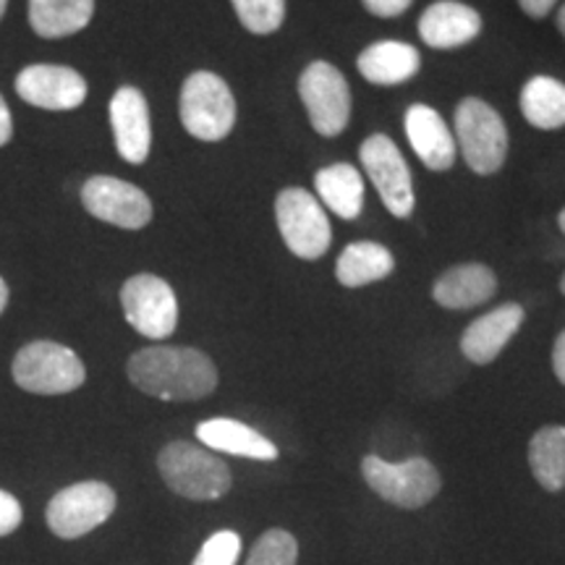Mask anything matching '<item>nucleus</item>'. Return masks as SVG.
<instances>
[{
    "label": "nucleus",
    "mask_w": 565,
    "mask_h": 565,
    "mask_svg": "<svg viewBox=\"0 0 565 565\" xmlns=\"http://www.w3.org/2000/svg\"><path fill=\"white\" fill-rule=\"evenodd\" d=\"M11 374L13 383L32 395H66L79 391L87 380L82 359L55 341H32L19 349Z\"/></svg>",
    "instance_id": "7ed1b4c3"
},
{
    "label": "nucleus",
    "mask_w": 565,
    "mask_h": 565,
    "mask_svg": "<svg viewBox=\"0 0 565 565\" xmlns=\"http://www.w3.org/2000/svg\"><path fill=\"white\" fill-rule=\"evenodd\" d=\"M6 9H9V0H0V19L6 17Z\"/></svg>",
    "instance_id": "c9c22d12"
},
{
    "label": "nucleus",
    "mask_w": 565,
    "mask_h": 565,
    "mask_svg": "<svg viewBox=\"0 0 565 565\" xmlns=\"http://www.w3.org/2000/svg\"><path fill=\"white\" fill-rule=\"evenodd\" d=\"M17 95L32 108L40 110H76L87 100V79L71 66H55V63H32L21 68L17 82Z\"/></svg>",
    "instance_id": "ddd939ff"
},
{
    "label": "nucleus",
    "mask_w": 565,
    "mask_h": 565,
    "mask_svg": "<svg viewBox=\"0 0 565 565\" xmlns=\"http://www.w3.org/2000/svg\"><path fill=\"white\" fill-rule=\"evenodd\" d=\"M299 97L320 137H338L351 118V89L333 63L315 61L299 76Z\"/></svg>",
    "instance_id": "9d476101"
},
{
    "label": "nucleus",
    "mask_w": 565,
    "mask_h": 565,
    "mask_svg": "<svg viewBox=\"0 0 565 565\" xmlns=\"http://www.w3.org/2000/svg\"><path fill=\"white\" fill-rule=\"evenodd\" d=\"M13 137V116L9 110V103L0 95V147H6Z\"/></svg>",
    "instance_id": "2f4dec72"
},
{
    "label": "nucleus",
    "mask_w": 565,
    "mask_h": 565,
    "mask_svg": "<svg viewBox=\"0 0 565 565\" xmlns=\"http://www.w3.org/2000/svg\"><path fill=\"white\" fill-rule=\"evenodd\" d=\"M498 291V278L487 265L466 263L445 270L437 278L433 296L445 309H471L490 301Z\"/></svg>",
    "instance_id": "aec40b11"
},
{
    "label": "nucleus",
    "mask_w": 565,
    "mask_h": 565,
    "mask_svg": "<svg viewBox=\"0 0 565 565\" xmlns=\"http://www.w3.org/2000/svg\"><path fill=\"white\" fill-rule=\"evenodd\" d=\"M315 189L322 207L335 212L343 221H356L364 210V181L362 173L349 162L324 166L315 175Z\"/></svg>",
    "instance_id": "412c9836"
},
{
    "label": "nucleus",
    "mask_w": 565,
    "mask_h": 565,
    "mask_svg": "<svg viewBox=\"0 0 565 565\" xmlns=\"http://www.w3.org/2000/svg\"><path fill=\"white\" fill-rule=\"evenodd\" d=\"M557 225H561V231L565 233V210L561 212V217H557Z\"/></svg>",
    "instance_id": "e433bc0d"
},
{
    "label": "nucleus",
    "mask_w": 565,
    "mask_h": 565,
    "mask_svg": "<svg viewBox=\"0 0 565 565\" xmlns=\"http://www.w3.org/2000/svg\"><path fill=\"white\" fill-rule=\"evenodd\" d=\"M242 555V536L231 529L207 536L192 565H236Z\"/></svg>",
    "instance_id": "cd10ccee"
},
{
    "label": "nucleus",
    "mask_w": 565,
    "mask_h": 565,
    "mask_svg": "<svg viewBox=\"0 0 565 565\" xmlns=\"http://www.w3.org/2000/svg\"><path fill=\"white\" fill-rule=\"evenodd\" d=\"M404 126L408 145L429 171H450L454 168L458 154L456 137L440 113L429 105L416 103L406 110Z\"/></svg>",
    "instance_id": "2eb2a0df"
},
{
    "label": "nucleus",
    "mask_w": 565,
    "mask_h": 565,
    "mask_svg": "<svg viewBox=\"0 0 565 565\" xmlns=\"http://www.w3.org/2000/svg\"><path fill=\"white\" fill-rule=\"evenodd\" d=\"M131 385L152 398L189 404L217 387L215 362L192 345H150L139 349L126 364Z\"/></svg>",
    "instance_id": "f257e3e1"
},
{
    "label": "nucleus",
    "mask_w": 565,
    "mask_h": 565,
    "mask_svg": "<svg viewBox=\"0 0 565 565\" xmlns=\"http://www.w3.org/2000/svg\"><path fill=\"white\" fill-rule=\"evenodd\" d=\"M454 118L456 147L466 166L479 175L498 173L508 154V129L500 113L479 97H466Z\"/></svg>",
    "instance_id": "39448f33"
},
{
    "label": "nucleus",
    "mask_w": 565,
    "mask_h": 565,
    "mask_svg": "<svg viewBox=\"0 0 565 565\" xmlns=\"http://www.w3.org/2000/svg\"><path fill=\"white\" fill-rule=\"evenodd\" d=\"M362 477L372 492L404 511H416V508L433 503L443 487L440 471L427 458L391 463L380 456H366L362 458Z\"/></svg>",
    "instance_id": "423d86ee"
},
{
    "label": "nucleus",
    "mask_w": 565,
    "mask_h": 565,
    "mask_svg": "<svg viewBox=\"0 0 565 565\" xmlns=\"http://www.w3.org/2000/svg\"><path fill=\"white\" fill-rule=\"evenodd\" d=\"M126 322L150 341H166L179 324V299L171 282L152 273H139L121 286Z\"/></svg>",
    "instance_id": "1a4fd4ad"
},
{
    "label": "nucleus",
    "mask_w": 565,
    "mask_h": 565,
    "mask_svg": "<svg viewBox=\"0 0 565 565\" xmlns=\"http://www.w3.org/2000/svg\"><path fill=\"white\" fill-rule=\"evenodd\" d=\"M555 3L557 0H519L521 11L532 19H545L547 13L555 9Z\"/></svg>",
    "instance_id": "7c9ffc66"
},
{
    "label": "nucleus",
    "mask_w": 565,
    "mask_h": 565,
    "mask_svg": "<svg viewBox=\"0 0 565 565\" xmlns=\"http://www.w3.org/2000/svg\"><path fill=\"white\" fill-rule=\"evenodd\" d=\"M299 561V542L286 529H267L252 547L244 565H296Z\"/></svg>",
    "instance_id": "bb28decb"
},
{
    "label": "nucleus",
    "mask_w": 565,
    "mask_h": 565,
    "mask_svg": "<svg viewBox=\"0 0 565 565\" xmlns=\"http://www.w3.org/2000/svg\"><path fill=\"white\" fill-rule=\"evenodd\" d=\"M275 221L291 254L299 259H320L333 242L328 212L307 189H282L275 200Z\"/></svg>",
    "instance_id": "0eeeda50"
},
{
    "label": "nucleus",
    "mask_w": 565,
    "mask_h": 565,
    "mask_svg": "<svg viewBox=\"0 0 565 565\" xmlns=\"http://www.w3.org/2000/svg\"><path fill=\"white\" fill-rule=\"evenodd\" d=\"M479 32H482L479 11L458 0H437L419 17V38L435 51H454L477 40Z\"/></svg>",
    "instance_id": "f3484780"
},
{
    "label": "nucleus",
    "mask_w": 565,
    "mask_h": 565,
    "mask_svg": "<svg viewBox=\"0 0 565 565\" xmlns=\"http://www.w3.org/2000/svg\"><path fill=\"white\" fill-rule=\"evenodd\" d=\"M95 17V0H30V26L38 38L61 40L82 32Z\"/></svg>",
    "instance_id": "4be33fe9"
},
{
    "label": "nucleus",
    "mask_w": 565,
    "mask_h": 565,
    "mask_svg": "<svg viewBox=\"0 0 565 565\" xmlns=\"http://www.w3.org/2000/svg\"><path fill=\"white\" fill-rule=\"evenodd\" d=\"M196 440L212 454H231L252 458V461H275L278 458V448L275 443L267 440L265 435H259L257 429H252L249 424L238 419H207L196 424Z\"/></svg>",
    "instance_id": "a211bd4d"
},
{
    "label": "nucleus",
    "mask_w": 565,
    "mask_h": 565,
    "mask_svg": "<svg viewBox=\"0 0 565 565\" xmlns=\"http://www.w3.org/2000/svg\"><path fill=\"white\" fill-rule=\"evenodd\" d=\"M524 307L521 303H503L482 317H477L461 335V351L469 362L490 364L503 353L513 335L524 324Z\"/></svg>",
    "instance_id": "dca6fc26"
},
{
    "label": "nucleus",
    "mask_w": 565,
    "mask_h": 565,
    "mask_svg": "<svg viewBox=\"0 0 565 565\" xmlns=\"http://www.w3.org/2000/svg\"><path fill=\"white\" fill-rule=\"evenodd\" d=\"M364 9L372 13V17H380V19H393V17H401V13L412 9L414 0H362Z\"/></svg>",
    "instance_id": "c756f323"
},
{
    "label": "nucleus",
    "mask_w": 565,
    "mask_h": 565,
    "mask_svg": "<svg viewBox=\"0 0 565 565\" xmlns=\"http://www.w3.org/2000/svg\"><path fill=\"white\" fill-rule=\"evenodd\" d=\"M82 204L97 221L126 231H141L152 221V200L116 175H92L82 186Z\"/></svg>",
    "instance_id": "f8f14e48"
},
{
    "label": "nucleus",
    "mask_w": 565,
    "mask_h": 565,
    "mask_svg": "<svg viewBox=\"0 0 565 565\" xmlns=\"http://www.w3.org/2000/svg\"><path fill=\"white\" fill-rule=\"evenodd\" d=\"M24 521V508L11 492L0 490V536H9L17 532Z\"/></svg>",
    "instance_id": "c85d7f7f"
},
{
    "label": "nucleus",
    "mask_w": 565,
    "mask_h": 565,
    "mask_svg": "<svg viewBox=\"0 0 565 565\" xmlns=\"http://www.w3.org/2000/svg\"><path fill=\"white\" fill-rule=\"evenodd\" d=\"M179 113L183 129L200 141H221L236 126V97L223 76L194 71L181 87Z\"/></svg>",
    "instance_id": "20e7f679"
},
{
    "label": "nucleus",
    "mask_w": 565,
    "mask_h": 565,
    "mask_svg": "<svg viewBox=\"0 0 565 565\" xmlns=\"http://www.w3.org/2000/svg\"><path fill=\"white\" fill-rule=\"evenodd\" d=\"M110 129L116 139V150L126 162L141 166L152 150L150 105L137 87H121L110 97Z\"/></svg>",
    "instance_id": "4468645a"
},
{
    "label": "nucleus",
    "mask_w": 565,
    "mask_h": 565,
    "mask_svg": "<svg viewBox=\"0 0 565 565\" xmlns=\"http://www.w3.org/2000/svg\"><path fill=\"white\" fill-rule=\"evenodd\" d=\"M116 490L105 482H76L63 487L47 503V526L61 540H79V536L95 532L116 513Z\"/></svg>",
    "instance_id": "6e6552de"
},
{
    "label": "nucleus",
    "mask_w": 565,
    "mask_h": 565,
    "mask_svg": "<svg viewBox=\"0 0 565 565\" xmlns=\"http://www.w3.org/2000/svg\"><path fill=\"white\" fill-rule=\"evenodd\" d=\"M158 471L168 490L186 500H221L231 490V469L204 445L173 440L158 454Z\"/></svg>",
    "instance_id": "f03ea898"
},
{
    "label": "nucleus",
    "mask_w": 565,
    "mask_h": 565,
    "mask_svg": "<svg viewBox=\"0 0 565 565\" xmlns=\"http://www.w3.org/2000/svg\"><path fill=\"white\" fill-rule=\"evenodd\" d=\"M395 259L391 249L377 242H353L345 246L335 263V278L345 288H362L385 280L393 273Z\"/></svg>",
    "instance_id": "5701e85b"
},
{
    "label": "nucleus",
    "mask_w": 565,
    "mask_h": 565,
    "mask_svg": "<svg viewBox=\"0 0 565 565\" xmlns=\"http://www.w3.org/2000/svg\"><path fill=\"white\" fill-rule=\"evenodd\" d=\"M529 466L536 482L547 492H561L565 487V427L550 424L536 429L529 443Z\"/></svg>",
    "instance_id": "393cba45"
},
{
    "label": "nucleus",
    "mask_w": 565,
    "mask_h": 565,
    "mask_svg": "<svg viewBox=\"0 0 565 565\" xmlns=\"http://www.w3.org/2000/svg\"><path fill=\"white\" fill-rule=\"evenodd\" d=\"M233 11L246 32L273 34L286 19V0H231Z\"/></svg>",
    "instance_id": "a878e982"
},
{
    "label": "nucleus",
    "mask_w": 565,
    "mask_h": 565,
    "mask_svg": "<svg viewBox=\"0 0 565 565\" xmlns=\"http://www.w3.org/2000/svg\"><path fill=\"white\" fill-rule=\"evenodd\" d=\"M356 68L366 82L380 84V87H395V84H404L416 76V71L422 68V55L408 42L383 40L359 53Z\"/></svg>",
    "instance_id": "6ab92c4d"
},
{
    "label": "nucleus",
    "mask_w": 565,
    "mask_h": 565,
    "mask_svg": "<svg viewBox=\"0 0 565 565\" xmlns=\"http://www.w3.org/2000/svg\"><path fill=\"white\" fill-rule=\"evenodd\" d=\"M557 30H561V34L565 38V6L557 11Z\"/></svg>",
    "instance_id": "f704fd0d"
},
{
    "label": "nucleus",
    "mask_w": 565,
    "mask_h": 565,
    "mask_svg": "<svg viewBox=\"0 0 565 565\" xmlns=\"http://www.w3.org/2000/svg\"><path fill=\"white\" fill-rule=\"evenodd\" d=\"M6 307H9V286H6V280L0 278V315L6 312Z\"/></svg>",
    "instance_id": "72a5a7b5"
},
{
    "label": "nucleus",
    "mask_w": 565,
    "mask_h": 565,
    "mask_svg": "<svg viewBox=\"0 0 565 565\" xmlns=\"http://www.w3.org/2000/svg\"><path fill=\"white\" fill-rule=\"evenodd\" d=\"M519 105L534 129L555 131L565 126V84L555 76H532L521 89Z\"/></svg>",
    "instance_id": "b1692460"
},
{
    "label": "nucleus",
    "mask_w": 565,
    "mask_h": 565,
    "mask_svg": "<svg viewBox=\"0 0 565 565\" xmlns=\"http://www.w3.org/2000/svg\"><path fill=\"white\" fill-rule=\"evenodd\" d=\"M359 160H362V168L370 175L374 189H377L380 200L391 210V215L401 217V221L412 217L416 204L414 181L404 154L395 147V141L385 137V134H372L359 147Z\"/></svg>",
    "instance_id": "9b49d317"
},
{
    "label": "nucleus",
    "mask_w": 565,
    "mask_h": 565,
    "mask_svg": "<svg viewBox=\"0 0 565 565\" xmlns=\"http://www.w3.org/2000/svg\"><path fill=\"white\" fill-rule=\"evenodd\" d=\"M553 370H555V377L565 385V330L557 335V341L553 345Z\"/></svg>",
    "instance_id": "473e14b6"
},
{
    "label": "nucleus",
    "mask_w": 565,
    "mask_h": 565,
    "mask_svg": "<svg viewBox=\"0 0 565 565\" xmlns=\"http://www.w3.org/2000/svg\"><path fill=\"white\" fill-rule=\"evenodd\" d=\"M561 291H563V296H565V273H563V278H561Z\"/></svg>",
    "instance_id": "4c0bfd02"
}]
</instances>
